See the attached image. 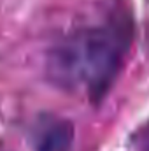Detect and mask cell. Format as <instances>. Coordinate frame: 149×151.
<instances>
[{
    "label": "cell",
    "mask_w": 149,
    "mask_h": 151,
    "mask_svg": "<svg viewBox=\"0 0 149 151\" xmlns=\"http://www.w3.org/2000/svg\"><path fill=\"white\" fill-rule=\"evenodd\" d=\"M132 44V23L126 16L84 27L56 42L46 70L63 90H82L93 104H100L119 74Z\"/></svg>",
    "instance_id": "1"
},
{
    "label": "cell",
    "mask_w": 149,
    "mask_h": 151,
    "mask_svg": "<svg viewBox=\"0 0 149 151\" xmlns=\"http://www.w3.org/2000/svg\"><path fill=\"white\" fill-rule=\"evenodd\" d=\"M34 151H70L74 144L72 121L58 116H40L30 134Z\"/></svg>",
    "instance_id": "2"
},
{
    "label": "cell",
    "mask_w": 149,
    "mask_h": 151,
    "mask_svg": "<svg viewBox=\"0 0 149 151\" xmlns=\"http://www.w3.org/2000/svg\"><path fill=\"white\" fill-rule=\"evenodd\" d=\"M133 144H135L137 151H149V121L135 134Z\"/></svg>",
    "instance_id": "3"
},
{
    "label": "cell",
    "mask_w": 149,
    "mask_h": 151,
    "mask_svg": "<svg viewBox=\"0 0 149 151\" xmlns=\"http://www.w3.org/2000/svg\"><path fill=\"white\" fill-rule=\"evenodd\" d=\"M0 151H5V150H4V148H0Z\"/></svg>",
    "instance_id": "4"
}]
</instances>
